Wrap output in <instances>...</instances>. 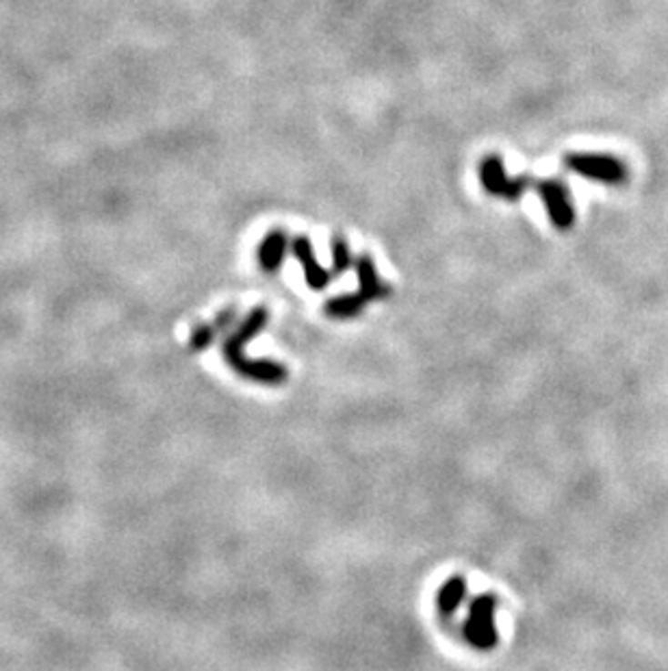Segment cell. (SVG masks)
<instances>
[{"label": "cell", "mask_w": 668, "mask_h": 671, "mask_svg": "<svg viewBox=\"0 0 668 671\" xmlns=\"http://www.w3.org/2000/svg\"><path fill=\"white\" fill-rule=\"evenodd\" d=\"M564 166L571 172L580 174L584 178L599 180V183L619 185L627 178V168L619 159L608 155H582V152H573V155L564 157Z\"/></svg>", "instance_id": "6da1fadb"}, {"label": "cell", "mask_w": 668, "mask_h": 671, "mask_svg": "<svg viewBox=\"0 0 668 671\" xmlns=\"http://www.w3.org/2000/svg\"><path fill=\"white\" fill-rule=\"evenodd\" d=\"M464 636L478 650H491L497 646L495 600L491 595H480L471 602V611L464 624Z\"/></svg>", "instance_id": "7a4b0ae2"}, {"label": "cell", "mask_w": 668, "mask_h": 671, "mask_svg": "<svg viewBox=\"0 0 668 671\" xmlns=\"http://www.w3.org/2000/svg\"><path fill=\"white\" fill-rule=\"evenodd\" d=\"M480 178H482L484 189L489 191L491 196H497V198L503 200H517L525 189H536V183H539V180L530 177L508 178L506 168H503L500 157H489V159L482 161Z\"/></svg>", "instance_id": "3957f363"}, {"label": "cell", "mask_w": 668, "mask_h": 671, "mask_svg": "<svg viewBox=\"0 0 668 671\" xmlns=\"http://www.w3.org/2000/svg\"><path fill=\"white\" fill-rule=\"evenodd\" d=\"M536 191H539L542 202H545V208H547L549 219H552L553 227L560 230H566L573 227L575 211H573V205H571L569 191H566L564 183H560V180H553V178L539 180V183H536Z\"/></svg>", "instance_id": "277c9868"}, {"label": "cell", "mask_w": 668, "mask_h": 671, "mask_svg": "<svg viewBox=\"0 0 668 671\" xmlns=\"http://www.w3.org/2000/svg\"><path fill=\"white\" fill-rule=\"evenodd\" d=\"M293 255H296L298 261L302 263L304 279H307L309 287H313V290H324V287L330 283L332 272H328V269L321 268L319 261H317L309 237H296V241H293Z\"/></svg>", "instance_id": "5b68a950"}, {"label": "cell", "mask_w": 668, "mask_h": 671, "mask_svg": "<svg viewBox=\"0 0 668 671\" xmlns=\"http://www.w3.org/2000/svg\"><path fill=\"white\" fill-rule=\"evenodd\" d=\"M356 272H359L360 296L365 298L367 302L380 300V298H387L390 293V287H387L380 279H378L376 265H373V259L369 255H362L359 261H356Z\"/></svg>", "instance_id": "8992f818"}, {"label": "cell", "mask_w": 668, "mask_h": 671, "mask_svg": "<svg viewBox=\"0 0 668 671\" xmlns=\"http://www.w3.org/2000/svg\"><path fill=\"white\" fill-rule=\"evenodd\" d=\"M232 365H235L241 374L250 376L254 381L268 382V385H280V382L287 379V370L282 368V365L274 363V361H248L246 357H241Z\"/></svg>", "instance_id": "52a82bcc"}, {"label": "cell", "mask_w": 668, "mask_h": 671, "mask_svg": "<svg viewBox=\"0 0 668 671\" xmlns=\"http://www.w3.org/2000/svg\"><path fill=\"white\" fill-rule=\"evenodd\" d=\"M287 252V235L280 230H274L265 237L263 246H260V263L265 269H278L282 259Z\"/></svg>", "instance_id": "ba28073f"}, {"label": "cell", "mask_w": 668, "mask_h": 671, "mask_svg": "<svg viewBox=\"0 0 668 671\" xmlns=\"http://www.w3.org/2000/svg\"><path fill=\"white\" fill-rule=\"evenodd\" d=\"M464 595H467V583L462 578H451L443 585V589L437 595V606L440 613L450 615L454 613L458 606L462 605Z\"/></svg>", "instance_id": "9c48e42d"}, {"label": "cell", "mask_w": 668, "mask_h": 671, "mask_svg": "<svg viewBox=\"0 0 668 671\" xmlns=\"http://www.w3.org/2000/svg\"><path fill=\"white\" fill-rule=\"evenodd\" d=\"M365 302L367 300L360 296V291L359 293H345V296H337L334 300H330L326 304V313L330 315V318H339V320L354 318V315H359L362 311Z\"/></svg>", "instance_id": "30bf717a"}, {"label": "cell", "mask_w": 668, "mask_h": 671, "mask_svg": "<svg viewBox=\"0 0 668 671\" xmlns=\"http://www.w3.org/2000/svg\"><path fill=\"white\" fill-rule=\"evenodd\" d=\"M352 265L348 241L341 235L332 237V276H341Z\"/></svg>", "instance_id": "8fae6325"}]
</instances>
